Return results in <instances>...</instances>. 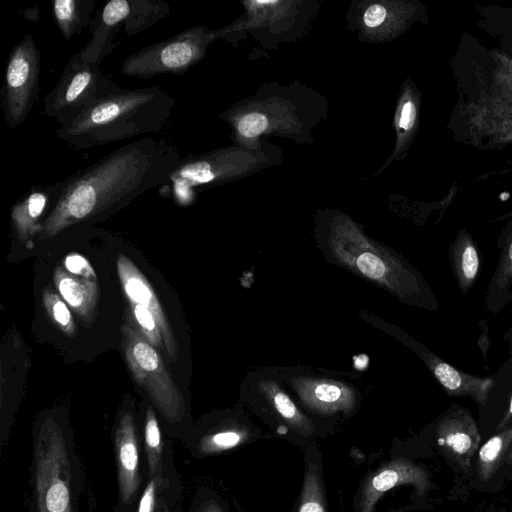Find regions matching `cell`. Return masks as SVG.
<instances>
[{
	"mask_svg": "<svg viewBox=\"0 0 512 512\" xmlns=\"http://www.w3.org/2000/svg\"><path fill=\"white\" fill-rule=\"evenodd\" d=\"M180 159L165 138L144 137L116 148L64 179L62 194L38 238L50 239L109 216L147 191L161 188Z\"/></svg>",
	"mask_w": 512,
	"mask_h": 512,
	"instance_id": "obj_1",
	"label": "cell"
},
{
	"mask_svg": "<svg viewBox=\"0 0 512 512\" xmlns=\"http://www.w3.org/2000/svg\"><path fill=\"white\" fill-rule=\"evenodd\" d=\"M175 99L157 85L129 89L110 82L56 136L73 150H85L140 135L167 125Z\"/></svg>",
	"mask_w": 512,
	"mask_h": 512,
	"instance_id": "obj_2",
	"label": "cell"
},
{
	"mask_svg": "<svg viewBox=\"0 0 512 512\" xmlns=\"http://www.w3.org/2000/svg\"><path fill=\"white\" fill-rule=\"evenodd\" d=\"M31 484L34 512H77L84 476L66 418L49 411L32 433Z\"/></svg>",
	"mask_w": 512,
	"mask_h": 512,
	"instance_id": "obj_3",
	"label": "cell"
},
{
	"mask_svg": "<svg viewBox=\"0 0 512 512\" xmlns=\"http://www.w3.org/2000/svg\"><path fill=\"white\" fill-rule=\"evenodd\" d=\"M121 345L133 377L148 395L167 434L181 438L189 428L185 398L158 350L140 334L129 313L121 326Z\"/></svg>",
	"mask_w": 512,
	"mask_h": 512,
	"instance_id": "obj_4",
	"label": "cell"
},
{
	"mask_svg": "<svg viewBox=\"0 0 512 512\" xmlns=\"http://www.w3.org/2000/svg\"><path fill=\"white\" fill-rule=\"evenodd\" d=\"M170 14L163 0H111L92 19L91 39L79 50L90 61L101 64L118 45L119 29L128 37L139 34Z\"/></svg>",
	"mask_w": 512,
	"mask_h": 512,
	"instance_id": "obj_5",
	"label": "cell"
},
{
	"mask_svg": "<svg viewBox=\"0 0 512 512\" xmlns=\"http://www.w3.org/2000/svg\"><path fill=\"white\" fill-rule=\"evenodd\" d=\"M212 38V33L203 25L186 28L129 54L123 60L120 72L139 79L160 74H185L201 60Z\"/></svg>",
	"mask_w": 512,
	"mask_h": 512,
	"instance_id": "obj_6",
	"label": "cell"
},
{
	"mask_svg": "<svg viewBox=\"0 0 512 512\" xmlns=\"http://www.w3.org/2000/svg\"><path fill=\"white\" fill-rule=\"evenodd\" d=\"M432 444L454 475L452 491L466 494L472 462L482 443L478 422L471 412L451 404L431 424Z\"/></svg>",
	"mask_w": 512,
	"mask_h": 512,
	"instance_id": "obj_7",
	"label": "cell"
},
{
	"mask_svg": "<svg viewBox=\"0 0 512 512\" xmlns=\"http://www.w3.org/2000/svg\"><path fill=\"white\" fill-rule=\"evenodd\" d=\"M41 56L31 33L11 50L1 89L3 119L10 129L22 125L38 100Z\"/></svg>",
	"mask_w": 512,
	"mask_h": 512,
	"instance_id": "obj_8",
	"label": "cell"
},
{
	"mask_svg": "<svg viewBox=\"0 0 512 512\" xmlns=\"http://www.w3.org/2000/svg\"><path fill=\"white\" fill-rule=\"evenodd\" d=\"M112 440L117 475L114 512H131L146 482L147 472L140 422L129 402L117 414Z\"/></svg>",
	"mask_w": 512,
	"mask_h": 512,
	"instance_id": "obj_9",
	"label": "cell"
},
{
	"mask_svg": "<svg viewBox=\"0 0 512 512\" xmlns=\"http://www.w3.org/2000/svg\"><path fill=\"white\" fill-rule=\"evenodd\" d=\"M100 64L85 58L80 51L65 65L59 81L44 99L42 114L53 118L58 126L72 121L110 82Z\"/></svg>",
	"mask_w": 512,
	"mask_h": 512,
	"instance_id": "obj_10",
	"label": "cell"
},
{
	"mask_svg": "<svg viewBox=\"0 0 512 512\" xmlns=\"http://www.w3.org/2000/svg\"><path fill=\"white\" fill-rule=\"evenodd\" d=\"M512 482V426L482 441L472 462L466 490L496 494Z\"/></svg>",
	"mask_w": 512,
	"mask_h": 512,
	"instance_id": "obj_11",
	"label": "cell"
},
{
	"mask_svg": "<svg viewBox=\"0 0 512 512\" xmlns=\"http://www.w3.org/2000/svg\"><path fill=\"white\" fill-rule=\"evenodd\" d=\"M413 486L417 497L426 499L436 488L432 474L423 465L405 458L384 465L364 485L358 512H373L377 501L388 490L401 485Z\"/></svg>",
	"mask_w": 512,
	"mask_h": 512,
	"instance_id": "obj_12",
	"label": "cell"
},
{
	"mask_svg": "<svg viewBox=\"0 0 512 512\" xmlns=\"http://www.w3.org/2000/svg\"><path fill=\"white\" fill-rule=\"evenodd\" d=\"M64 180L35 185L11 208V222L17 238L27 248L33 247V241L39 235L45 219L56 206L62 191Z\"/></svg>",
	"mask_w": 512,
	"mask_h": 512,
	"instance_id": "obj_13",
	"label": "cell"
},
{
	"mask_svg": "<svg viewBox=\"0 0 512 512\" xmlns=\"http://www.w3.org/2000/svg\"><path fill=\"white\" fill-rule=\"evenodd\" d=\"M409 342L447 395L469 397L478 405V408L485 405L495 384L494 377H481L461 371L413 339Z\"/></svg>",
	"mask_w": 512,
	"mask_h": 512,
	"instance_id": "obj_14",
	"label": "cell"
},
{
	"mask_svg": "<svg viewBox=\"0 0 512 512\" xmlns=\"http://www.w3.org/2000/svg\"><path fill=\"white\" fill-rule=\"evenodd\" d=\"M117 272L128 301L143 305L154 315L161 330L165 352L170 361H175L179 355V345L151 284L138 267L123 254L118 256Z\"/></svg>",
	"mask_w": 512,
	"mask_h": 512,
	"instance_id": "obj_15",
	"label": "cell"
},
{
	"mask_svg": "<svg viewBox=\"0 0 512 512\" xmlns=\"http://www.w3.org/2000/svg\"><path fill=\"white\" fill-rule=\"evenodd\" d=\"M140 430L147 478L179 475L169 435L152 405L144 409Z\"/></svg>",
	"mask_w": 512,
	"mask_h": 512,
	"instance_id": "obj_16",
	"label": "cell"
},
{
	"mask_svg": "<svg viewBox=\"0 0 512 512\" xmlns=\"http://www.w3.org/2000/svg\"><path fill=\"white\" fill-rule=\"evenodd\" d=\"M53 281L67 305L86 323H92L98 304L97 283L73 276L59 266L54 269Z\"/></svg>",
	"mask_w": 512,
	"mask_h": 512,
	"instance_id": "obj_17",
	"label": "cell"
},
{
	"mask_svg": "<svg viewBox=\"0 0 512 512\" xmlns=\"http://www.w3.org/2000/svg\"><path fill=\"white\" fill-rule=\"evenodd\" d=\"M180 476L147 478L131 512H181Z\"/></svg>",
	"mask_w": 512,
	"mask_h": 512,
	"instance_id": "obj_18",
	"label": "cell"
},
{
	"mask_svg": "<svg viewBox=\"0 0 512 512\" xmlns=\"http://www.w3.org/2000/svg\"><path fill=\"white\" fill-rule=\"evenodd\" d=\"M449 263L458 287L467 294L480 272V254L473 239L460 235L449 248Z\"/></svg>",
	"mask_w": 512,
	"mask_h": 512,
	"instance_id": "obj_19",
	"label": "cell"
},
{
	"mask_svg": "<svg viewBox=\"0 0 512 512\" xmlns=\"http://www.w3.org/2000/svg\"><path fill=\"white\" fill-rule=\"evenodd\" d=\"M95 0H53L52 13L62 37L69 41L90 26Z\"/></svg>",
	"mask_w": 512,
	"mask_h": 512,
	"instance_id": "obj_20",
	"label": "cell"
},
{
	"mask_svg": "<svg viewBox=\"0 0 512 512\" xmlns=\"http://www.w3.org/2000/svg\"><path fill=\"white\" fill-rule=\"evenodd\" d=\"M300 392L307 405L321 412L347 410L353 404V395L349 389L329 381L303 384Z\"/></svg>",
	"mask_w": 512,
	"mask_h": 512,
	"instance_id": "obj_21",
	"label": "cell"
},
{
	"mask_svg": "<svg viewBox=\"0 0 512 512\" xmlns=\"http://www.w3.org/2000/svg\"><path fill=\"white\" fill-rule=\"evenodd\" d=\"M356 269L366 277L381 283H394L396 288V263H389L386 257H382L379 252L363 251L354 260ZM398 283V282H397ZM398 287V285H397ZM399 290V287H398Z\"/></svg>",
	"mask_w": 512,
	"mask_h": 512,
	"instance_id": "obj_22",
	"label": "cell"
},
{
	"mask_svg": "<svg viewBox=\"0 0 512 512\" xmlns=\"http://www.w3.org/2000/svg\"><path fill=\"white\" fill-rule=\"evenodd\" d=\"M129 315L140 334L156 349L165 351L161 330L154 315L143 305L129 301Z\"/></svg>",
	"mask_w": 512,
	"mask_h": 512,
	"instance_id": "obj_23",
	"label": "cell"
},
{
	"mask_svg": "<svg viewBox=\"0 0 512 512\" xmlns=\"http://www.w3.org/2000/svg\"><path fill=\"white\" fill-rule=\"evenodd\" d=\"M43 305L51 321L66 335L73 336L76 331L73 316L67 303L51 289L43 292Z\"/></svg>",
	"mask_w": 512,
	"mask_h": 512,
	"instance_id": "obj_24",
	"label": "cell"
},
{
	"mask_svg": "<svg viewBox=\"0 0 512 512\" xmlns=\"http://www.w3.org/2000/svg\"><path fill=\"white\" fill-rule=\"evenodd\" d=\"M298 512H326L321 478L313 466L305 475Z\"/></svg>",
	"mask_w": 512,
	"mask_h": 512,
	"instance_id": "obj_25",
	"label": "cell"
},
{
	"mask_svg": "<svg viewBox=\"0 0 512 512\" xmlns=\"http://www.w3.org/2000/svg\"><path fill=\"white\" fill-rule=\"evenodd\" d=\"M265 390L270 396L273 406L283 418L292 423L293 426L302 432H311L312 428L310 422L307 421L305 417L298 411L294 403L285 393L280 391L272 384H269Z\"/></svg>",
	"mask_w": 512,
	"mask_h": 512,
	"instance_id": "obj_26",
	"label": "cell"
},
{
	"mask_svg": "<svg viewBox=\"0 0 512 512\" xmlns=\"http://www.w3.org/2000/svg\"><path fill=\"white\" fill-rule=\"evenodd\" d=\"M65 270L73 276L96 282V273L88 260L82 255L72 252L63 261Z\"/></svg>",
	"mask_w": 512,
	"mask_h": 512,
	"instance_id": "obj_27",
	"label": "cell"
},
{
	"mask_svg": "<svg viewBox=\"0 0 512 512\" xmlns=\"http://www.w3.org/2000/svg\"><path fill=\"white\" fill-rule=\"evenodd\" d=\"M268 125L265 115L252 112L244 115L237 123L238 132L247 138L255 137L261 134Z\"/></svg>",
	"mask_w": 512,
	"mask_h": 512,
	"instance_id": "obj_28",
	"label": "cell"
},
{
	"mask_svg": "<svg viewBox=\"0 0 512 512\" xmlns=\"http://www.w3.org/2000/svg\"><path fill=\"white\" fill-rule=\"evenodd\" d=\"M187 512H225L221 502L213 493L199 490L190 503Z\"/></svg>",
	"mask_w": 512,
	"mask_h": 512,
	"instance_id": "obj_29",
	"label": "cell"
},
{
	"mask_svg": "<svg viewBox=\"0 0 512 512\" xmlns=\"http://www.w3.org/2000/svg\"><path fill=\"white\" fill-rule=\"evenodd\" d=\"M386 9L378 4L370 6L364 14V23L368 27H377L381 25L386 18Z\"/></svg>",
	"mask_w": 512,
	"mask_h": 512,
	"instance_id": "obj_30",
	"label": "cell"
},
{
	"mask_svg": "<svg viewBox=\"0 0 512 512\" xmlns=\"http://www.w3.org/2000/svg\"><path fill=\"white\" fill-rule=\"evenodd\" d=\"M415 120V106L412 102H406L401 110L399 125L404 130H409Z\"/></svg>",
	"mask_w": 512,
	"mask_h": 512,
	"instance_id": "obj_31",
	"label": "cell"
},
{
	"mask_svg": "<svg viewBox=\"0 0 512 512\" xmlns=\"http://www.w3.org/2000/svg\"><path fill=\"white\" fill-rule=\"evenodd\" d=\"M480 323H481L483 333L479 338V346L481 348L483 358L486 359V353L489 349L488 329H487V326L485 325L486 322L484 320H481Z\"/></svg>",
	"mask_w": 512,
	"mask_h": 512,
	"instance_id": "obj_32",
	"label": "cell"
},
{
	"mask_svg": "<svg viewBox=\"0 0 512 512\" xmlns=\"http://www.w3.org/2000/svg\"><path fill=\"white\" fill-rule=\"evenodd\" d=\"M22 16L24 17V19H26V20H28L30 22H34V23L39 22V20H40V8H39V6L37 4H35L32 7L26 8L22 12Z\"/></svg>",
	"mask_w": 512,
	"mask_h": 512,
	"instance_id": "obj_33",
	"label": "cell"
}]
</instances>
